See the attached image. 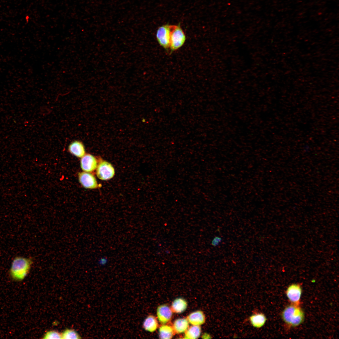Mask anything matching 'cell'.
Instances as JSON below:
<instances>
[{"label":"cell","mask_w":339,"mask_h":339,"mask_svg":"<svg viewBox=\"0 0 339 339\" xmlns=\"http://www.w3.org/2000/svg\"><path fill=\"white\" fill-rule=\"evenodd\" d=\"M33 263L32 258L17 256L13 259L9 270L11 278L16 281L24 280L29 273Z\"/></svg>","instance_id":"1"},{"label":"cell","mask_w":339,"mask_h":339,"mask_svg":"<svg viewBox=\"0 0 339 339\" xmlns=\"http://www.w3.org/2000/svg\"><path fill=\"white\" fill-rule=\"evenodd\" d=\"M284 321L290 326H299L304 321V313L299 305L292 304L287 307L282 314Z\"/></svg>","instance_id":"2"},{"label":"cell","mask_w":339,"mask_h":339,"mask_svg":"<svg viewBox=\"0 0 339 339\" xmlns=\"http://www.w3.org/2000/svg\"><path fill=\"white\" fill-rule=\"evenodd\" d=\"M186 40V35L180 25H171L170 46L171 52L182 47Z\"/></svg>","instance_id":"3"},{"label":"cell","mask_w":339,"mask_h":339,"mask_svg":"<svg viewBox=\"0 0 339 339\" xmlns=\"http://www.w3.org/2000/svg\"><path fill=\"white\" fill-rule=\"evenodd\" d=\"M171 25H164L159 27L156 32V37L160 45L165 49L170 46Z\"/></svg>","instance_id":"4"},{"label":"cell","mask_w":339,"mask_h":339,"mask_svg":"<svg viewBox=\"0 0 339 339\" xmlns=\"http://www.w3.org/2000/svg\"><path fill=\"white\" fill-rule=\"evenodd\" d=\"M114 169L112 164L105 161L100 162L97 167L96 175L97 177L102 180L111 179L115 175Z\"/></svg>","instance_id":"5"},{"label":"cell","mask_w":339,"mask_h":339,"mask_svg":"<svg viewBox=\"0 0 339 339\" xmlns=\"http://www.w3.org/2000/svg\"><path fill=\"white\" fill-rule=\"evenodd\" d=\"M78 176L79 182L84 188L94 189L98 187L97 180L92 174L83 172L79 173Z\"/></svg>","instance_id":"6"},{"label":"cell","mask_w":339,"mask_h":339,"mask_svg":"<svg viewBox=\"0 0 339 339\" xmlns=\"http://www.w3.org/2000/svg\"><path fill=\"white\" fill-rule=\"evenodd\" d=\"M302 293V289L299 284H293L288 288L286 294L289 300L293 304L299 305Z\"/></svg>","instance_id":"7"},{"label":"cell","mask_w":339,"mask_h":339,"mask_svg":"<svg viewBox=\"0 0 339 339\" xmlns=\"http://www.w3.org/2000/svg\"><path fill=\"white\" fill-rule=\"evenodd\" d=\"M80 165L83 170L88 172H91L97 168V162L94 156L90 154H87L82 157Z\"/></svg>","instance_id":"8"},{"label":"cell","mask_w":339,"mask_h":339,"mask_svg":"<svg viewBox=\"0 0 339 339\" xmlns=\"http://www.w3.org/2000/svg\"><path fill=\"white\" fill-rule=\"evenodd\" d=\"M157 318L161 323L164 324L169 322L171 319L172 311L168 306L163 304L159 306L157 310Z\"/></svg>","instance_id":"9"},{"label":"cell","mask_w":339,"mask_h":339,"mask_svg":"<svg viewBox=\"0 0 339 339\" xmlns=\"http://www.w3.org/2000/svg\"><path fill=\"white\" fill-rule=\"evenodd\" d=\"M68 150L72 154L79 158H82L85 153L83 143L79 140H75L71 142L68 147Z\"/></svg>","instance_id":"10"},{"label":"cell","mask_w":339,"mask_h":339,"mask_svg":"<svg viewBox=\"0 0 339 339\" xmlns=\"http://www.w3.org/2000/svg\"><path fill=\"white\" fill-rule=\"evenodd\" d=\"M187 319L189 323L194 326H200L205 321V317L203 312L200 310L194 312L190 314Z\"/></svg>","instance_id":"11"},{"label":"cell","mask_w":339,"mask_h":339,"mask_svg":"<svg viewBox=\"0 0 339 339\" xmlns=\"http://www.w3.org/2000/svg\"><path fill=\"white\" fill-rule=\"evenodd\" d=\"M189 323L187 319L182 318L176 320L172 326L175 333L180 334L185 332L189 328Z\"/></svg>","instance_id":"12"},{"label":"cell","mask_w":339,"mask_h":339,"mask_svg":"<svg viewBox=\"0 0 339 339\" xmlns=\"http://www.w3.org/2000/svg\"><path fill=\"white\" fill-rule=\"evenodd\" d=\"M187 306L186 301L182 298L175 299L172 302L171 309L172 312L176 313H181L185 311Z\"/></svg>","instance_id":"13"},{"label":"cell","mask_w":339,"mask_h":339,"mask_svg":"<svg viewBox=\"0 0 339 339\" xmlns=\"http://www.w3.org/2000/svg\"><path fill=\"white\" fill-rule=\"evenodd\" d=\"M158 324L156 317L153 315L148 316L144 320L143 323V328L146 331L153 332L157 328Z\"/></svg>","instance_id":"14"},{"label":"cell","mask_w":339,"mask_h":339,"mask_svg":"<svg viewBox=\"0 0 339 339\" xmlns=\"http://www.w3.org/2000/svg\"><path fill=\"white\" fill-rule=\"evenodd\" d=\"M175 333L172 327L169 325H163L159 329V337L161 339H171Z\"/></svg>","instance_id":"15"},{"label":"cell","mask_w":339,"mask_h":339,"mask_svg":"<svg viewBox=\"0 0 339 339\" xmlns=\"http://www.w3.org/2000/svg\"><path fill=\"white\" fill-rule=\"evenodd\" d=\"M201 333V328L199 326H191L185 332L184 338L197 339L200 336Z\"/></svg>","instance_id":"16"},{"label":"cell","mask_w":339,"mask_h":339,"mask_svg":"<svg viewBox=\"0 0 339 339\" xmlns=\"http://www.w3.org/2000/svg\"><path fill=\"white\" fill-rule=\"evenodd\" d=\"M251 324L255 327L260 328L263 326L266 320L265 316L262 314H256L250 318Z\"/></svg>","instance_id":"17"},{"label":"cell","mask_w":339,"mask_h":339,"mask_svg":"<svg viewBox=\"0 0 339 339\" xmlns=\"http://www.w3.org/2000/svg\"><path fill=\"white\" fill-rule=\"evenodd\" d=\"M62 339H80L81 337L78 333L72 329H66L61 334Z\"/></svg>","instance_id":"18"},{"label":"cell","mask_w":339,"mask_h":339,"mask_svg":"<svg viewBox=\"0 0 339 339\" xmlns=\"http://www.w3.org/2000/svg\"><path fill=\"white\" fill-rule=\"evenodd\" d=\"M43 339H62V335L58 331L55 330L47 331L44 334Z\"/></svg>","instance_id":"19"},{"label":"cell","mask_w":339,"mask_h":339,"mask_svg":"<svg viewBox=\"0 0 339 339\" xmlns=\"http://www.w3.org/2000/svg\"><path fill=\"white\" fill-rule=\"evenodd\" d=\"M222 241V238L218 236H216L211 241V245L214 247L218 246Z\"/></svg>","instance_id":"20"},{"label":"cell","mask_w":339,"mask_h":339,"mask_svg":"<svg viewBox=\"0 0 339 339\" xmlns=\"http://www.w3.org/2000/svg\"><path fill=\"white\" fill-rule=\"evenodd\" d=\"M107 260L106 258H102L100 259V264L101 265H104L106 263Z\"/></svg>","instance_id":"21"}]
</instances>
